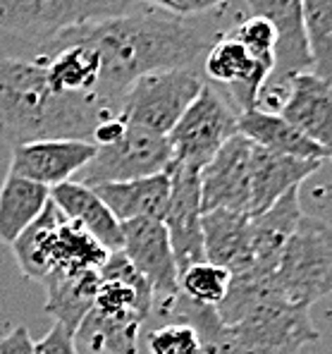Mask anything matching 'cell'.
Listing matches in <instances>:
<instances>
[{"instance_id":"cell-11","label":"cell","mask_w":332,"mask_h":354,"mask_svg":"<svg viewBox=\"0 0 332 354\" xmlns=\"http://www.w3.org/2000/svg\"><path fill=\"white\" fill-rule=\"evenodd\" d=\"M256 144L235 134L201 170V206L204 213L227 208L248 216L251 211V168Z\"/></svg>"},{"instance_id":"cell-21","label":"cell","mask_w":332,"mask_h":354,"mask_svg":"<svg viewBox=\"0 0 332 354\" xmlns=\"http://www.w3.org/2000/svg\"><path fill=\"white\" fill-rule=\"evenodd\" d=\"M50 201L60 208L67 221L84 227L110 254L122 252V223L98 199L91 187H84L75 180L62 182L50 189Z\"/></svg>"},{"instance_id":"cell-5","label":"cell","mask_w":332,"mask_h":354,"mask_svg":"<svg viewBox=\"0 0 332 354\" xmlns=\"http://www.w3.org/2000/svg\"><path fill=\"white\" fill-rule=\"evenodd\" d=\"M10 247L24 278L36 283L67 270H101L110 259V252L81 225L67 221L53 201Z\"/></svg>"},{"instance_id":"cell-19","label":"cell","mask_w":332,"mask_h":354,"mask_svg":"<svg viewBox=\"0 0 332 354\" xmlns=\"http://www.w3.org/2000/svg\"><path fill=\"white\" fill-rule=\"evenodd\" d=\"M280 115L323 147L332 160V82L315 72H302L289 80Z\"/></svg>"},{"instance_id":"cell-23","label":"cell","mask_w":332,"mask_h":354,"mask_svg":"<svg viewBox=\"0 0 332 354\" xmlns=\"http://www.w3.org/2000/svg\"><path fill=\"white\" fill-rule=\"evenodd\" d=\"M237 132L242 137L251 139L261 149L271 151L277 156H289V158L302 160H330L328 151L304 137L294 124H289L280 113H268L261 108L240 113Z\"/></svg>"},{"instance_id":"cell-1","label":"cell","mask_w":332,"mask_h":354,"mask_svg":"<svg viewBox=\"0 0 332 354\" xmlns=\"http://www.w3.org/2000/svg\"><path fill=\"white\" fill-rule=\"evenodd\" d=\"M65 34L98 50L103 67L98 96L117 111L124 91L139 77L194 67L217 41L204 24L173 17L160 10L127 12Z\"/></svg>"},{"instance_id":"cell-6","label":"cell","mask_w":332,"mask_h":354,"mask_svg":"<svg viewBox=\"0 0 332 354\" xmlns=\"http://www.w3.org/2000/svg\"><path fill=\"white\" fill-rule=\"evenodd\" d=\"M271 283L284 301L309 309L332 292V227L323 218L302 216Z\"/></svg>"},{"instance_id":"cell-26","label":"cell","mask_w":332,"mask_h":354,"mask_svg":"<svg viewBox=\"0 0 332 354\" xmlns=\"http://www.w3.org/2000/svg\"><path fill=\"white\" fill-rule=\"evenodd\" d=\"M48 201V187L8 170L0 187V239L5 244H12L43 213Z\"/></svg>"},{"instance_id":"cell-27","label":"cell","mask_w":332,"mask_h":354,"mask_svg":"<svg viewBox=\"0 0 332 354\" xmlns=\"http://www.w3.org/2000/svg\"><path fill=\"white\" fill-rule=\"evenodd\" d=\"M230 270L211 261L194 263L179 273V295H184V299L196 306H208V309L220 306L230 292Z\"/></svg>"},{"instance_id":"cell-15","label":"cell","mask_w":332,"mask_h":354,"mask_svg":"<svg viewBox=\"0 0 332 354\" xmlns=\"http://www.w3.org/2000/svg\"><path fill=\"white\" fill-rule=\"evenodd\" d=\"M122 254L151 285L153 295H179V268L168 230L160 221L122 223Z\"/></svg>"},{"instance_id":"cell-13","label":"cell","mask_w":332,"mask_h":354,"mask_svg":"<svg viewBox=\"0 0 332 354\" xmlns=\"http://www.w3.org/2000/svg\"><path fill=\"white\" fill-rule=\"evenodd\" d=\"M244 3L248 5L253 17L268 19L277 36L275 70L268 84L282 88L302 72H313L304 27V0H244Z\"/></svg>"},{"instance_id":"cell-30","label":"cell","mask_w":332,"mask_h":354,"mask_svg":"<svg viewBox=\"0 0 332 354\" xmlns=\"http://www.w3.org/2000/svg\"><path fill=\"white\" fill-rule=\"evenodd\" d=\"M237 41L248 50V55L256 60H273L275 62V44H277V36L275 29L268 19L263 17H248L237 27L235 34Z\"/></svg>"},{"instance_id":"cell-7","label":"cell","mask_w":332,"mask_h":354,"mask_svg":"<svg viewBox=\"0 0 332 354\" xmlns=\"http://www.w3.org/2000/svg\"><path fill=\"white\" fill-rule=\"evenodd\" d=\"M134 0H0V31L48 46L65 31L132 12Z\"/></svg>"},{"instance_id":"cell-25","label":"cell","mask_w":332,"mask_h":354,"mask_svg":"<svg viewBox=\"0 0 332 354\" xmlns=\"http://www.w3.org/2000/svg\"><path fill=\"white\" fill-rule=\"evenodd\" d=\"M204 249L206 261L222 266L232 275L242 273L248 261V235L251 216H244L227 208L204 213Z\"/></svg>"},{"instance_id":"cell-32","label":"cell","mask_w":332,"mask_h":354,"mask_svg":"<svg viewBox=\"0 0 332 354\" xmlns=\"http://www.w3.org/2000/svg\"><path fill=\"white\" fill-rule=\"evenodd\" d=\"M34 354H79V347H77L75 333L60 324H53L43 340L34 342Z\"/></svg>"},{"instance_id":"cell-4","label":"cell","mask_w":332,"mask_h":354,"mask_svg":"<svg viewBox=\"0 0 332 354\" xmlns=\"http://www.w3.org/2000/svg\"><path fill=\"white\" fill-rule=\"evenodd\" d=\"M153 290L122 252H113L101 268L93 309L77 330V342L91 354H137L139 333L153 306Z\"/></svg>"},{"instance_id":"cell-9","label":"cell","mask_w":332,"mask_h":354,"mask_svg":"<svg viewBox=\"0 0 332 354\" xmlns=\"http://www.w3.org/2000/svg\"><path fill=\"white\" fill-rule=\"evenodd\" d=\"M237 122L240 111H235L232 103L225 101L211 84H204L189 111L168 134L173 147V165L201 173L213 156L225 147L227 139L240 134Z\"/></svg>"},{"instance_id":"cell-10","label":"cell","mask_w":332,"mask_h":354,"mask_svg":"<svg viewBox=\"0 0 332 354\" xmlns=\"http://www.w3.org/2000/svg\"><path fill=\"white\" fill-rule=\"evenodd\" d=\"M170 165L173 147L168 137L129 124L122 139L108 147H98L93 160L77 175L75 182L96 189L101 185H117L168 173Z\"/></svg>"},{"instance_id":"cell-18","label":"cell","mask_w":332,"mask_h":354,"mask_svg":"<svg viewBox=\"0 0 332 354\" xmlns=\"http://www.w3.org/2000/svg\"><path fill=\"white\" fill-rule=\"evenodd\" d=\"M304 211L299 204V187L282 196L266 213L251 218V235H248V261L246 268L237 275L253 278H271L277 268L287 239L297 230Z\"/></svg>"},{"instance_id":"cell-34","label":"cell","mask_w":332,"mask_h":354,"mask_svg":"<svg viewBox=\"0 0 332 354\" xmlns=\"http://www.w3.org/2000/svg\"><path fill=\"white\" fill-rule=\"evenodd\" d=\"M0 354H34V340L27 326H17L0 340Z\"/></svg>"},{"instance_id":"cell-16","label":"cell","mask_w":332,"mask_h":354,"mask_svg":"<svg viewBox=\"0 0 332 354\" xmlns=\"http://www.w3.org/2000/svg\"><path fill=\"white\" fill-rule=\"evenodd\" d=\"M98 147L79 139H43L24 147H14L10 156V173L31 182L53 187L70 182L93 160Z\"/></svg>"},{"instance_id":"cell-24","label":"cell","mask_w":332,"mask_h":354,"mask_svg":"<svg viewBox=\"0 0 332 354\" xmlns=\"http://www.w3.org/2000/svg\"><path fill=\"white\" fill-rule=\"evenodd\" d=\"M46 288V314L70 333L79 330L81 321L93 309L101 285V270H67L53 273L41 283Z\"/></svg>"},{"instance_id":"cell-28","label":"cell","mask_w":332,"mask_h":354,"mask_svg":"<svg viewBox=\"0 0 332 354\" xmlns=\"http://www.w3.org/2000/svg\"><path fill=\"white\" fill-rule=\"evenodd\" d=\"M304 27L313 72L332 82V0H304Z\"/></svg>"},{"instance_id":"cell-3","label":"cell","mask_w":332,"mask_h":354,"mask_svg":"<svg viewBox=\"0 0 332 354\" xmlns=\"http://www.w3.org/2000/svg\"><path fill=\"white\" fill-rule=\"evenodd\" d=\"M117 113L96 96L53 93L39 58L0 55V142L10 149L43 139L91 142L96 124Z\"/></svg>"},{"instance_id":"cell-29","label":"cell","mask_w":332,"mask_h":354,"mask_svg":"<svg viewBox=\"0 0 332 354\" xmlns=\"http://www.w3.org/2000/svg\"><path fill=\"white\" fill-rule=\"evenodd\" d=\"M151 354H204L201 335L191 324H170L148 335Z\"/></svg>"},{"instance_id":"cell-33","label":"cell","mask_w":332,"mask_h":354,"mask_svg":"<svg viewBox=\"0 0 332 354\" xmlns=\"http://www.w3.org/2000/svg\"><path fill=\"white\" fill-rule=\"evenodd\" d=\"M127 127H129V122L120 115V113H117V115H110V118L101 120V122L96 124V129H93L91 144H96V147H108V144H115L117 139H122V134L127 132Z\"/></svg>"},{"instance_id":"cell-14","label":"cell","mask_w":332,"mask_h":354,"mask_svg":"<svg viewBox=\"0 0 332 354\" xmlns=\"http://www.w3.org/2000/svg\"><path fill=\"white\" fill-rule=\"evenodd\" d=\"M275 70L273 60H256L248 55L235 36L217 39L204 55V75L208 82L225 84L240 113L258 108L263 88Z\"/></svg>"},{"instance_id":"cell-31","label":"cell","mask_w":332,"mask_h":354,"mask_svg":"<svg viewBox=\"0 0 332 354\" xmlns=\"http://www.w3.org/2000/svg\"><path fill=\"white\" fill-rule=\"evenodd\" d=\"M134 3H146L153 10H160L165 15L173 17H194V15H204L211 10H217L220 5H225L227 0H134Z\"/></svg>"},{"instance_id":"cell-2","label":"cell","mask_w":332,"mask_h":354,"mask_svg":"<svg viewBox=\"0 0 332 354\" xmlns=\"http://www.w3.org/2000/svg\"><path fill=\"white\" fill-rule=\"evenodd\" d=\"M204 354H294L320 337L309 306L284 301L271 278L232 275L230 292L215 309L186 301Z\"/></svg>"},{"instance_id":"cell-12","label":"cell","mask_w":332,"mask_h":354,"mask_svg":"<svg viewBox=\"0 0 332 354\" xmlns=\"http://www.w3.org/2000/svg\"><path fill=\"white\" fill-rule=\"evenodd\" d=\"M170 199L163 225L173 244L179 273L206 261L204 249V206H201V173L170 165Z\"/></svg>"},{"instance_id":"cell-20","label":"cell","mask_w":332,"mask_h":354,"mask_svg":"<svg viewBox=\"0 0 332 354\" xmlns=\"http://www.w3.org/2000/svg\"><path fill=\"white\" fill-rule=\"evenodd\" d=\"M323 165V160H302L277 156L261 149L256 144L251 168V211L248 216L256 218L273 208L287 192L297 189L309 175Z\"/></svg>"},{"instance_id":"cell-8","label":"cell","mask_w":332,"mask_h":354,"mask_svg":"<svg viewBox=\"0 0 332 354\" xmlns=\"http://www.w3.org/2000/svg\"><path fill=\"white\" fill-rule=\"evenodd\" d=\"M204 88L196 67L144 75L124 91L120 115L134 127L168 137Z\"/></svg>"},{"instance_id":"cell-22","label":"cell","mask_w":332,"mask_h":354,"mask_svg":"<svg viewBox=\"0 0 332 354\" xmlns=\"http://www.w3.org/2000/svg\"><path fill=\"white\" fill-rule=\"evenodd\" d=\"M98 199L113 211L120 223L160 221L163 223L170 199V173H160L132 182L101 185L93 189Z\"/></svg>"},{"instance_id":"cell-17","label":"cell","mask_w":332,"mask_h":354,"mask_svg":"<svg viewBox=\"0 0 332 354\" xmlns=\"http://www.w3.org/2000/svg\"><path fill=\"white\" fill-rule=\"evenodd\" d=\"M39 60L43 65L46 80H48V86L53 93L101 98L98 96V86H101L103 67L101 55H98V50L93 46L84 44V41L75 39L70 34H62L53 44H48V50L43 55H39Z\"/></svg>"}]
</instances>
